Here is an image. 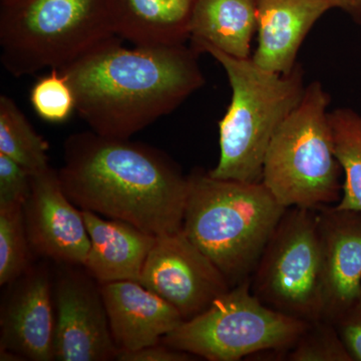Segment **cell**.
I'll list each match as a JSON object with an SVG mask.
<instances>
[{
    "label": "cell",
    "mask_w": 361,
    "mask_h": 361,
    "mask_svg": "<svg viewBox=\"0 0 361 361\" xmlns=\"http://www.w3.org/2000/svg\"><path fill=\"white\" fill-rule=\"evenodd\" d=\"M199 56L186 44L129 49L114 37L59 71L90 130L130 139L206 84Z\"/></svg>",
    "instance_id": "cell-1"
},
{
    "label": "cell",
    "mask_w": 361,
    "mask_h": 361,
    "mask_svg": "<svg viewBox=\"0 0 361 361\" xmlns=\"http://www.w3.org/2000/svg\"><path fill=\"white\" fill-rule=\"evenodd\" d=\"M59 182L80 210L120 220L154 237L182 230L189 182L161 151L94 130L66 140Z\"/></svg>",
    "instance_id": "cell-2"
},
{
    "label": "cell",
    "mask_w": 361,
    "mask_h": 361,
    "mask_svg": "<svg viewBox=\"0 0 361 361\" xmlns=\"http://www.w3.org/2000/svg\"><path fill=\"white\" fill-rule=\"evenodd\" d=\"M182 230L233 287L251 277L287 208L262 182L216 179L196 169Z\"/></svg>",
    "instance_id": "cell-3"
},
{
    "label": "cell",
    "mask_w": 361,
    "mask_h": 361,
    "mask_svg": "<svg viewBox=\"0 0 361 361\" xmlns=\"http://www.w3.org/2000/svg\"><path fill=\"white\" fill-rule=\"evenodd\" d=\"M192 47L223 66L232 90L231 102L219 122V161L209 174L216 179L262 182L271 140L305 92L302 66L297 63L291 73H272L251 58H235L211 45Z\"/></svg>",
    "instance_id": "cell-4"
},
{
    "label": "cell",
    "mask_w": 361,
    "mask_h": 361,
    "mask_svg": "<svg viewBox=\"0 0 361 361\" xmlns=\"http://www.w3.org/2000/svg\"><path fill=\"white\" fill-rule=\"evenodd\" d=\"M116 37L110 0H4L2 65L16 78L70 65Z\"/></svg>",
    "instance_id": "cell-5"
},
{
    "label": "cell",
    "mask_w": 361,
    "mask_h": 361,
    "mask_svg": "<svg viewBox=\"0 0 361 361\" xmlns=\"http://www.w3.org/2000/svg\"><path fill=\"white\" fill-rule=\"evenodd\" d=\"M330 102L322 82L306 85L300 103L271 140L262 183L285 208L317 209L341 200L343 172L334 152Z\"/></svg>",
    "instance_id": "cell-6"
},
{
    "label": "cell",
    "mask_w": 361,
    "mask_h": 361,
    "mask_svg": "<svg viewBox=\"0 0 361 361\" xmlns=\"http://www.w3.org/2000/svg\"><path fill=\"white\" fill-rule=\"evenodd\" d=\"M310 323L263 303L251 290L250 277L161 342L210 361H238L264 351L284 355Z\"/></svg>",
    "instance_id": "cell-7"
},
{
    "label": "cell",
    "mask_w": 361,
    "mask_h": 361,
    "mask_svg": "<svg viewBox=\"0 0 361 361\" xmlns=\"http://www.w3.org/2000/svg\"><path fill=\"white\" fill-rule=\"evenodd\" d=\"M251 290L284 314L307 322L322 319L317 209H286L252 273Z\"/></svg>",
    "instance_id": "cell-8"
},
{
    "label": "cell",
    "mask_w": 361,
    "mask_h": 361,
    "mask_svg": "<svg viewBox=\"0 0 361 361\" xmlns=\"http://www.w3.org/2000/svg\"><path fill=\"white\" fill-rule=\"evenodd\" d=\"M58 267L54 286V360H116L120 350L111 336L101 285L85 268L78 269L80 266Z\"/></svg>",
    "instance_id": "cell-9"
},
{
    "label": "cell",
    "mask_w": 361,
    "mask_h": 361,
    "mask_svg": "<svg viewBox=\"0 0 361 361\" xmlns=\"http://www.w3.org/2000/svg\"><path fill=\"white\" fill-rule=\"evenodd\" d=\"M139 283L174 306L184 322L201 314L231 288L183 230L157 237Z\"/></svg>",
    "instance_id": "cell-10"
},
{
    "label": "cell",
    "mask_w": 361,
    "mask_h": 361,
    "mask_svg": "<svg viewBox=\"0 0 361 361\" xmlns=\"http://www.w3.org/2000/svg\"><path fill=\"white\" fill-rule=\"evenodd\" d=\"M26 233L33 255L56 264L84 266L90 239L82 210L66 196L58 171L30 174L23 204Z\"/></svg>",
    "instance_id": "cell-11"
},
{
    "label": "cell",
    "mask_w": 361,
    "mask_h": 361,
    "mask_svg": "<svg viewBox=\"0 0 361 361\" xmlns=\"http://www.w3.org/2000/svg\"><path fill=\"white\" fill-rule=\"evenodd\" d=\"M8 285L0 315V351L20 360H54L56 314L49 266L32 264Z\"/></svg>",
    "instance_id": "cell-12"
},
{
    "label": "cell",
    "mask_w": 361,
    "mask_h": 361,
    "mask_svg": "<svg viewBox=\"0 0 361 361\" xmlns=\"http://www.w3.org/2000/svg\"><path fill=\"white\" fill-rule=\"evenodd\" d=\"M322 256L323 318L336 322L361 298V212L317 208Z\"/></svg>",
    "instance_id": "cell-13"
},
{
    "label": "cell",
    "mask_w": 361,
    "mask_h": 361,
    "mask_svg": "<svg viewBox=\"0 0 361 361\" xmlns=\"http://www.w3.org/2000/svg\"><path fill=\"white\" fill-rule=\"evenodd\" d=\"M99 285L111 336L120 353L160 343L164 336L184 322L174 306L139 282Z\"/></svg>",
    "instance_id": "cell-14"
},
{
    "label": "cell",
    "mask_w": 361,
    "mask_h": 361,
    "mask_svg": "<svg viewBox=\"0 0 361 361\" xmlns=\"http://www.w3.org/2000/svg\"><path fill=\"white\" fill-rule=\"evenodd\" d=\"M330 9L329 0H257L258 44L252 61L272 73H291L308 32Z\"/></svg>",
    "instance_id": "cell-15"
},
{
    "label": "cell",
    "mask_w": 361,
    "mask_h": 361,
    "mask_svg": "<svg viewBox=\"0 0 361 361\" xmlns=\"http://www.w3.org/2000/svg\"><path fill=\"white\" fill-rule=\"evenodd\" d=\"M90 249L84 268L99 284L139 282L156 237L120 220H106L82 210Z\"/></svg>",
    "instance_id": "cell-16"
},
{
    "label": "cell",
    "mask_w": 361,
    "mask_h": 361,
    "mask_svg": "<svg viewBox=\"0 0 361 361\" xmlns=\"http://www.w3.org/2000/svg\"><path fill=\"white\" fill-rule=\"evenodd\" d=\"M198 0H110L116 37L135 47L185 44Z\"/></svg>",
    "instance_id": "cell-17"
},
{
    "label": "cell",
    "mask_w": 361,
    "mask_h": 361,
    "mask_svg": "<svg viewBox=\"0 0 361 361\" xmlns=\"http://www.w3.org/2000/svg\"><path fill=\"white\" fill-rule=\"evenodd\" d=\"M257 32V0H198L190 27L192 47L207 44L238 59L250 58Z\"/></svg>",
    "instance_id": "cell-18"
},
{
    "label": "cell",
    "mask_w": 361,
    "mask_h": 361,
    "mask_svg": "<svg viewBox=\"0 0 361 361\" xmlns=\"http://www.w3.org/2000/svg\"><path fill=\"white\" fill-rule=\"evenodd\" d=\"M334 152L343 172L342 210L361 212V114L348 108L329 111Z\"/></svg>",
    "instance_id": "cell-19"
},
{
    "label": "cell",
    "mask_w": 361,
    "mask_h": 361,
    "mask_svg": "<svg viewBox=\"0 0 361 361\" xmlns=\"http://www.w3.org/2000/svg\"><path fill=\"white\" fill-rule=\"evenodd\" d=\"M49 145L37 134L18 104L0 97V154L13 159L30 174L49 168Z\"/></svg>",
    "instance_id": "cell-20"
},
{
    "label": "cell",
    "mask_w": 361,
    "mask_h": 361,
    "mask_svg": "<svg viewBox=\"0 0 361 361\" xmlns=\"http://www.w3.org/2000/svg\"><path fill=\"white\" fill-rule=\"evenodd\" d=\"M23 204H0V285L11 284L32 265Z\"/></svg>",
    "instance_id": "cell-21"
},
{
    "label": "cell",
    "mask_w": 361,
    "mask_h": 361,
    "mask_svg": "<svg viewBox=\"0 0 361 361\" xmlns=\"http://www.w3.org/2000/svg\"><path fill=\"white\" fill-rule=\"evenodd\" d=\"M290 361H353L334 322H310L286 353Z\"/></svg>",
    "instance_id": "cell-22"
},
{
    "label": "cell",
    "mask_w": 361,
    "mask_h": 361,
    "mask_svg": "<svg viewBox=\"0 0 361 361\" xmlns=\"http://www.w3.org/2000/svg\"><path fill=\"white\" fill-rule=\"evenodd\" d=\"M30 103L37 116L49 123L65 122L75 110L73 89L58 68L37 80L30 90Z\"/></svg>",
    "instance_id": "cell-23"
},
{
    "label": "cell",
    "mask_w": 361,
    "mask_h": 361,
    "mask_svg": "<svg viewBox=\"0 0 361 361\" xmlns=\"http://www.w3.org/2000/svg\"><path fill=\"white\" fill-rule=\"evenodd\" d=\"M30 192V173L0 154V204H25Z\"/></svg>",
    "instance_id": "cell-24"
},
{
    "label": "cell",
    "mask_w": 361,
    "mask_h": 361,
    "mask_svg": "<svg viewBox=\"0 0 361 361\" xmlns=\"http://www.w3.org/2000/svg\"><path fill=\"white\" fill-rule=\"evenodd\" d=\"M334 325L353 361H361V298Z\"/></svg>",
    "instance_id": "cell-25"
},
{
    "label": "cell",
    "mask_w": 361,
    "mask_h": 361,
    "mask_svg": "<svg viewBox=\"0 0 361 361\" xmlns=\"http://www.w3.org/2000/svg\"><path fill=\"white\" fill-rule=\"evenodd\" d=\"M196 356L160 343L147 346L135 351H122L116 357L118 361H190Z\"/></svg>",
    "instance_id": "cell-26"
},
{
    "label": "cell",
    "mask_w": 361,
    "mask_h": 361,
    "mask_svg": "<svg viewBox=\"0 0 361 361\" xmlns=\"http://www.w3.org/2000/svg\"><path fill=\"white\" fill-rule=\"evenodd\" d=\"M332 8H338L361 25V0H329Z\"/></svg>",
    "instance_id": "cell-27"
},
{
    "label": "cell",
    "mask_w": 361,
    "mask_h": 361,
    "mask_svg": "<svg viewBox=\"0 0 361 361\" xmlns=\"http://www.w3.org/2000/svg\"><path fill=\"white\" fill-rule=\"evenodd\" d=\"M1 1H4V0H1Z\"/></svg>",
    "instance_id": "cell-28"
}]
</instances>
